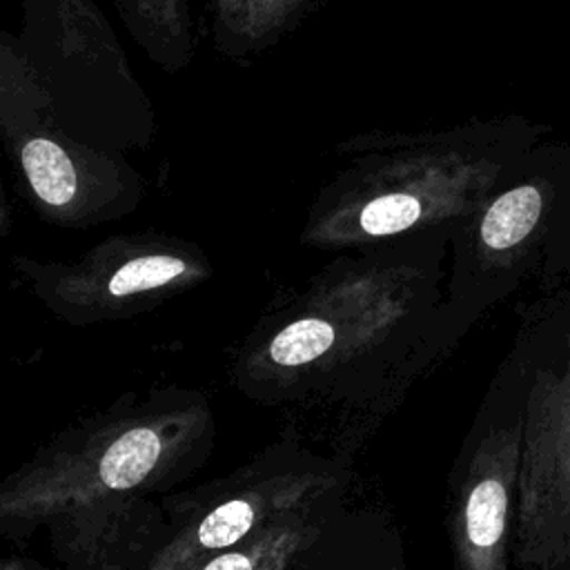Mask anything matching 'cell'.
Instances as JSON below:
<instances>
[{"instance_id":"1","label":"cell","mask_w":570,"mask_h":570,"mask_svg":"<svg viewBox=\"0 0 570 570\" xmlns=\"http://www.w3.org/2000/svg\"><path fill=\"white\" fill-rule=\"evenodd\" d=\"M345 165L321 189L307 223L318 243L421 232L463 214L481 180L479 138L468 129H370L341 140Z\"/></svg>"},{"instance_id":"2","label":"cell","mask_w":570,"mask_h":570,"mask_svg":"<svg viewBox=\"0 0 570 570\" xmlns=\"http://www.w3.org/2000/svg\"><path fill=\"white\" fill-rule=\"evenodd\" d=\"M16 42L58 127L114 151L149 149L158 122L129 58L94 0H20Z\"/></svg>"},{"instance_id":"3","label":"cell","mask_w":570,"mask_h":570,"mask_svg":"<svg viewBox=\"0 0 570 570\" xmlns=\"http://www.w3.org/2000/svg\"><path fill=\"white\" fill-rule=\"evenodd\" d=\"M0 136L27 196L58 223L120 216L145 194L142 176L122 151L89 145L58 127L11 31L0 33Z\"/></svg>"},{"instance_id":"4","label":"cell","mask_w":570,"mask_h":570,"mask_svg":"<svg viewBox=\"0 0 570 570\" xmlns=\"http://www.w3.org/2000/svg\"><path fill=\"white\" fill-rule=\"evenodd\" d=\"M517 481L521 563L570 568V367L534 379Z\"/></svg>"},{"instance_id":"5","label":"cell","mask_w":570,"mask_h":570,"mask_svg":"<svg viewBox=\"0 0 570 570\" xmlns=\"http://www.w3.org/2000/svg\"><path fill=\"white\" fill-rule=\"evenodd\" d=\"M519 459L521 436L517 430L492 436L481 450L461 517L470 570H503L510 490L519 474Z\"/></svg>"},{"instance_id":"6","label":"cell","mask_w":570,"mask_h":570,"mask_svg":"<svg viewBox=\"0 0 570 570\" xmlns=\"http://www.w3.org/2000/svg\"><path fill=\"white\" fill-rule=\"evenodd\" d=\"M131 40L163 71H185L198 49L187 0H109Z\"/></svg>"},{"instance_id":"7","label":"cell","mask_w":570,"mask_h":570,"mask_svg":"<svg viewBox=\"0 0 570 570\" xmlns=\"http://www.w3.org/2000/svg\"><path fill=\"white\" fill-rule=\"evenodd\" d=\"M272 0H205V27L216 53L249 62L272 49Z\"/></svg>"},{"instance_id":"8","label":"cell","mask_w":570,"mask_h":570,"mask_svg":"<svg viewBox=\"0 0 570 570\" xmlns=\"http://www.w3.org/2000/svg\"><path fill=\"white\" fill-rule=\"evenodd\" d=\"M541 209L543 196L534 185H517L501 191L488 203L476 223L481 247L499 254L521 245L539 223Z\"/></svg>"},{"instance_id":"9","label":"cell","mask_w":570,"mask_h":570,"mask_svg":"<svg viewBox=\"0 0 570 570\" xmlns=\"http://www.w3.org/2000/svg\"><path fill=\"white\" fill-rule=\"evenodd\" d=\"M189 261L183 252L160 245V240L129 243L127 258L109 276V294L129 296L158 289L185 276Z\"/></svg>"},{"instance_id":"10","label":"cell","mask_w":570,"mask_h":570,"mask_svg":"<svg viewBox=\"0 0 570 570\" xmlns=\"http://www.w3.org/2000/svg\"><path fill=\"white\" fill-rule=\"evenodd\" d=\"M163 443L149 428H134L118 436L100 459V481L111 490L138 485L156 465Z\"/></svg>"},{"instance_id":"11","label":"cell","mask_w":570,"mask_h":570,"mask_svg":"<svg viewBox=\"0 0 570 570\" xmlns=\"http://www.w3.org/2000/svg\"><path fill=\"white\" fill-rule=\"evenodd\" d=\"M334 343V330L318 318H301L283 327L269 343V356L278 365H307Z\"/></svg>"},{"instance_id":"12","label":"cell","mask_w":570,"mask_h":570,"mask_svg":"<svg viewBox=\"0 0 570 570\" xmlns=\"http://www.w3.org/2000/svg\"><path fill=\"white\" fill-rule=\"evenodd\" d=\"M254 521V508L245 499H234L218 505L207 514L198 528V543L203 548L216 550L236 543Z\"/></svg>"},{"instance_id":"13","label":"cell","mask_w":570,"mask_h":570,"mask_svg":"<svg viewBox=\"0 0 570 570\" xmlns=\"http://www.w3.org/2000/svg\"><path fill=\"white\" fill-rule=\"evenodd\" d=\"M327 0H272L269 13V40L272 47L285 36L296 31L312 13H316Z\"/></svg>"},{"instance_id":"14","label":"cell","mask_w":570,"mask_h":570,"mask_svg":"<svg viewBox=\"0 0 570 570\" xmlns=\"http://www.w3.org/2000/svg\"><path fill=\"white\" fill-rule=\"evenodd\" d=\"M203 570H254V566H252L249 557L232 552V554H223V557L214 559Z\"/></svg>"}]
</instances>
